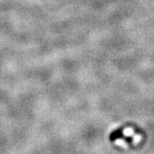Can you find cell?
Segmentation results:
<instances>
[{"instance_id": "6da1fadb", "label": "cell", "mask_w": 154, "mask_h": 154, "mask_svg": "<svg viewBox=\"0 0 154 154\" xmlns=\"http://www.w3.org/2000/svg\"><path fill=\"white\" fill-rule=\"evenodd\" d=\"M117 139H123V140H125L126 141H131V140H132V138L129 137V136H125L124 134H123V130H122V128H118V129H116V131L114 132H112L110 134V140L111 141H114L116 140H117Z\"/></svg>"}]
</instances>
